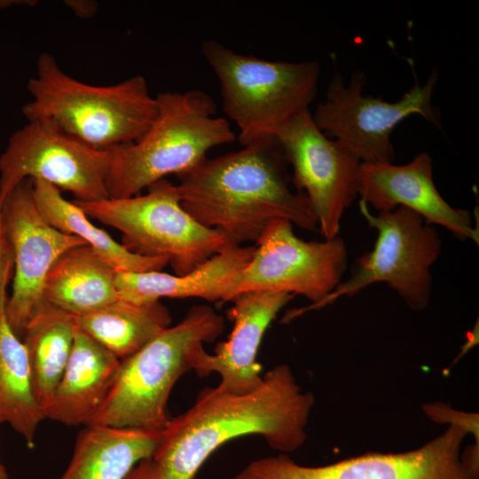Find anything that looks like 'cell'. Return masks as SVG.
Masks as SVG:
<instances>
[{
    "label": "cell",
    "instance_id": "6da1fadb",
    "mask_svg": "<svg viewBox=\"0 0 479 479\" xmlns=\"http://www.w3.org/2000/svg\"><path fill=\"white\" fill-rule=\"evenodd\" d=\"M313 405V395L302 391L287 365L269 370L257 389L243 395L204 389L162 429L152 458L159 479H194L217 448L242 436L258 435L281 453L294 452L306 441Z\"/></svg>",
    "mask_w": 479,
    "mask_h": 479
},
{
    "label": "cell",
    "instance_id": "7a4b0ae2",
    "mask_svg": "<svg viewBox=\"0 0 479 479\" xmlns=\"http://www.w3.org/2000/svg\"><path fill=\"white\" fill-rule=\"evenodd\" d=\"M288 165L277 137L206 158L177 176L181 205L197 222L219 232L234 245L256 243L269 223L277 218L318 232L305 194L289 186Z\"/></svg>",
    "mask_w": 479,
    "mask_h": 479
},
{
    "label": "cell",
    "instance_id": "3957f363",
    "mask_svg": "<svg viewBox=\"0 0 479 479\" xmlns=\"http://www.w3.org/2000/svg\"><path fill=\"white\" fill-rule=\"evenodd\" d=\"M27 89L31 99L23 106L22 114L27 121H49L100 150L137 140L157 113L156 98L143 75L112 85H92L65 73L48 52L40 54Z\"/></svg>",
    "mask_w": 479,
    "mask_h": 479
},
{
    "label": "cell",
    "instance_id": "277c9868",
    "mask_svg": "<svg viewBox=\"0 0 479 479\" xmlns=\"http://www.w3.org/2000/svg\"><path fill=\"white\" fill-rule=\"evenodd\" d=\"M155 98L157 113L145 132L113 150L109 198L132 197L168 175L184 174L210 149L236 138L228 120L216 115L215 100L205 91H166Z\"/></svg>",
    "mask_w": 479,
    "mask_h": 479
},
{
    "label": "cell",
    "instance_id": "5b68a950",
    "mask_svg": "<svg viewBox=\"0 0 479 479\" xmlns=\"http://www.w3.org/2000/svg\"><path fill=\"white\" fill-rule=\"evenodd\" d=\"M224 328V318L211 307H192L178 324L122 360L112 389L87 426L162 430L170 420L167 405L174 385L185 373L196 372L203 344Z\"/></svg>",
    "mask_w": 479,
    "mask_h": 479
},
{
    "label": "cell",
    "instance_id": "8992f818",
    "mask_svg": "<svg viewBox=\"0 0 479 479\" xmlns=\"http://www.w3.org/2000/svg\"><path fill=\"white\" fill-rule=\"evenodd\" d=\"M201 51L220 85L224 114L239 129L245 146L276 137L280 129L310 110L320 68L317 62L271 61L203 41Z\"/></svg>",
    "mask_w": 479,
    "mask_h": 479
},
{
    "label": "cell",
    "instance_id": "52a82bcc",
    "mask_svg": "<svg viewBox=\"0 0 479 479\" xmlns=\"http://www.w3.org/2000/svg\"><path fill=\"white\" fill-rule=\"evenodd\" d=\"M73 201L88 217L118 230L130 252L167 257L176 275L190 272L231 244L192 218L181 205L177 185L166 179L144 195Z\"/></svg>",
    "mask_w": 479,
    "mask_h": 479
},
{
    "label": "cell",
    "instance_id": "ba28073f",
    "mask_svg": "<svg viewBox=\"0 0 479 479\" xmlns=\"http://www.w3.org/2000/svg\"><path fill=\"white\" fill-rule=\"evenodd\" d=\"M359 210L368 225L377 231L373 250L360 256L355 272L320 302L288 312L287 320L380 282L395 290L412 310H422L428 306L432 283L430 267L442 248L436 229L404 207L373 215L359 200Z\"/></svg>",
    "mask_w": 479,
    "mask_h": 479
},
{
    "label": "cell",
    "instance_id": "9c48e42d",
    "mask_svg": "<svg viewBox=\"0 0 479 479\" xmlns=\"http://www.w3.org/2000/svg\"><path fill=\"white\" fill-rule=\"evenodd\" d=\"M113 150L90 147L46 120L27 121L8 138L0 154V208L26 179L68 191L75 200L109 198L106 179Z\"/></svg>",
    "mask_w": 479,
    "mask_h": 479
},
{
    "label": "cell",
    "instance_id": "30bf717a",
    "mask_svg": "<svg viewBox=\"0 0 479 479\" xmlns=\"http://www.w3.org/2000/svg\"><path fill=\"white\" fill-rule=\"evenodd\" d=\"M284 218L269 223L255 245L253 256L232 283L226 302L248 291L285 292L306 297L313 306L342 281L348 263L343 240L323 241L297 237Z\"/></svg>",
    "mask_w": 479,
    "mask_h": 479
},
{
    "label": "cell",
    "instance_id": "8fae6325",
    "mask_svg": "<svg viewBox=\"0 0 479 479\" xmlns=\"http://www.w3.org/2000/svg\"><path fill=\"white\" fill-rule=\"evenodd\" d=\"M437 77V74H432L425 84L415 83L399 100L388 102L363 94L364 75L354 74L345 85L337 74L328 85L325 100L311 114L312 118L324 134L342 143L361 163L392 162L390 135L400 122L420 114L438 122L431 105Z\"/></svg>",
    "mask_w": 479,
    "mask_h": 479
},
{
    "label": "cell",
    "instance_id": "7c38bea8",
    "mask_svg": "<svg viewBox=\"0 0 479 479\" xmlns=\"http://www.w3.org/2000/svg\"><path fill=\"white\" fill-rule=\"evenodd\" d=\"M296 191L305 194L324 240L338 236L345 210L357 196L361 161L316 125L310 110L290 120L278 132Z\"/></svg>",
    "mask_w": 479,
    "mask_h": 479
},
{
    "label": "cell",
    "instance_id": "4fadbf2b",
    "mask_svg": "<svg viewBox=\"0 0 479 479\" xmlns=\"http://www.w3.org/2000/svg\"><path fill=\"white\" fill-rule=\"evenodd\" d=\"M466 436L449 426L414 450L368 452L324 466H303L280 453L254 460L228 479H472L460 460Z\"/></svg>",
    "mask_w": 479,
    "mask_h": 479
},
{
    "label": "cell",
    "instance_id": "5bb4252c",
    "mask_svg": "<svg viewBox=\"0 0 479 479\" xmlns=\"http://www.w3.org/2000/svg\"><path fill=\"white\" fill-rule=\"evenodd\" d=\"M0 211L14 263L12 292L4 310L11 328L21 339L45 302L43 286L52 265L66 251L87 244L43 219L34 200L31 179L10 192Z\"/></svg>",
    "mask_w": 479,
    "mask_h": 479
},
{
    "label": "cell",
    "instance_id": "9a60e30c",
    "mask_svg": "<svg viewBox=\"0 0 479 479\" xmlns=\"http://www.w3.org/2000/svg\"><path fill=\"white\" fill-rule=\"evenodd\" d=\"M357 195L378 212L404 207L419 214L428 224L444 227L459 240L479 243L478 228L473 225L470 213L452 207L437 191L433 180L432 160L425 152L404 165L361 163Z\"/></svg>",
    "mask_w": 479,
    "mask_h": 479
},
{
    "label": "cell",
    "instance_id": "2e32d148",
    "mask_svg": "<svg viewBox=\"0 0 479 479\" xmlns=\"http://www.w3.org/2000/svg\"><path fill=\"white\" fill-rule=\"evenodd\" d=\"M294 295L285 292L248 291L235 295L228 317L233 328L227 341L219 342L213 354L202 355L196 373H217L218 390L243 395L257 389L263 380L256 356L263 334L279 310Z\"/></svg>",
    "mask_w": 479,
    "mask_h": 479
},
{
    "label": "cell",
    "instance_id": "e0dca14e",
    "mask_svg": "<svg viewBox=\"0 0 479 479\" xmlns=\"http://www.w3.org/2000/svg\"><path fill=\"white\" fill-rule=\"evenodd\" d=\"M255 247L228 244L184 275L161 271H117L118 297L139 304L159 302L161 298L192 297L224 302L232 283L251 260Z\"/></svg>",
    "mask_w": 479,
    "mask_h": 479
},
{
    "label": "cell",
    "instance_id": "ac0fdd59",
    "mask_svg": "<svg viewBox=\"0 0 479 479\" xmlns=\"http://www.w3.org/2000/svg\"><path fill=\"white\" fill-rule=\"evenodd\" d=\"M122 360L75 328L70 357L44 418L67 426H87L106 401Z\"/></svg>",
    "mask_w": 479,
    "mask_h": 479
},
{
    "label": "cell",
    "instance_id": "d6986e66",
    "mask_svg": "<svg viewBox=\"0 0 479 479\" xmlns=\"http://www.w3.org/2000/svg\"><path fill=\"white\" fill-rule=\"evenodd\" d=\"M162 430L85 426L59 479H125L142 460L152 459Z\"/></svg>",
    "mask_w": 479,
    "mask_h": 479
},
{
    "label": "cell",
    "instance_id": "ffe728a7",
    "mask_svg": "<svg viewBox=\"0 0 479 479\" xmlns=\"http://www.w3.org/2000/svg\"><path fill=\"white\" fill-rule=\"evenodd\" d=\"M116 273L90 246L73 247L49 271L43 299L74 317L92 312L119 299Z\"/></svg>",
    "mask_w": 479,
    "mask_h": 479
},
{
    "label": "cell",
    "instance_id": "44dd1931",
    "mask_svg": "<svg viewBox=\"0 0 479 479\" xmlns=\"http://www.w3.org/2000/svg\"><path fill=\"white\" fill-rule=\"evenodd\" d=\"M33 197L43 219L58 231L77 237L90 246L117 271H161L169 259L133 254L97 227L74 201L67 200L56 186L32 180Z\"/></svg>",
    "mask_w": 479,
    "mask_h": 479
},
{
    "label": "cell",
    "instance_id": "7402d4cb",
    "mask_svg": "<svg viewBox=\"0 0 479 479\" xmlns=\"http://www.w3.org/2000/svg\"><path fill=\"white\" fill-rule=\"evenodd\" d=\"M171 315L159 302L134 303L118 299L92 312L75 317V326L123 360L170 326Z\"/></svg>",
    "mask_w": 479,
    "mask_h": 479
},
{
    "label": "cell",
    "instance_id": "603a6c76",
    "mask_svg": "<svg viewBox=\"0 0 479 479\" xmlns=\"http://www.w3.org/2000/svg\"><path fill=\"white\" fill-rule=\"evenodd\" d=\"M75 328L73 315L45 302L21 337L27 353L35 394L43 412L67 365Z\"/></svg>",
    "mask_w": 479,
    "mask_h": 479
},
{
    "label": "cell",
    "instance_id": "cb8c5ba5",
    "mask_svg": "<svg viewBox=\"0 0 479 479\" xmlns=\"http://www.w3.org/2000/svg\"><path fill=\"white\" fill-rule=\"evenodd\" d=\"M0 311V424L8 423L33 447L43 412L36 399L26 347Z\"/></svg>",
    "mask_w": 479,
    "mask_h": 479
},
{
    "label": "cell",
    "instance_id": "d4e9b609",
    "mask_svg": "<svg viewBox=\"0 0 479 479\" xmlns=\"http://www.w3.org/2000/svg\"><path fill=\"white\" fill-rule=\"evenodd\" d=\"M422 410L433 421L459 428L467 435H472L475 443H479L478 413L456 411L444 403L426 404L422 406Z\"/></svg>",
    "mask_w": 479,
    "mask_h": 479
},
{
    "label": "cell",
    "instance_id": "484cf974",
    "mask_svg": "<svg viewBox=\"0 0 479 479\" xmlns=\"http://www.w3.org/2000/svg\"><path fill=\"white\" fill-rule=\"evenodd\" d=\"M13 273L12 251L3 226L0 211V311L7 300L6 288L13 278Z\"/></svg>",
    "mask_w": 479,
    "mask_h": 479
},
{
    "label": "cell",
    "instance_id": "4316f807",
    "mask_svg": "<svg viewBox=\"0 0 479 479\" xmlns=\"http://www.w3.org/2000/svg\"><path fill=\"white\" fill-rule=\"evenodd\" d=\"M460 460L472 479L479 477V443L467 446L460 452Z\"/></svg>",
    "mask_w": 479,
    "mask_h": 479
},
{
    "label": "cell",
    "instance_id": "83f0119b",
    "mask_svg": "<svg viewBox=\"0 0 479 479\" xmlns=\"http://www.w3.org/2000/svg\"><path fill=\"white\" fill-rule=\"evenodd\" d=\"M65 5L81 19L95 16L99 6L98 3L93 0H67Z\"/></svg>",
    "mask_w": 479,
    "mask_h": 479
},
{
    "label": "cell",
    "instance_id": "f1b7e54d",
    "mask_svg": "<svg viewBox=\"0 0 479 479\" xmlns=\"http://www.w3.org/2000/svg\"><path fill=\"white\" fill-rule=\"evenodd\" d=\"M125 479H159L158 470L153 459L139 462Z\"/></svg>",
    "mask_w": 479,
    "mask_h": 479
},
{
    "label": "cell",
    "instance_id": "f546056e",
    "mask_svg": "<svg viewBox=\"0 0 479 479\" xmlns=\"http://www.w3.org/2000/svg\"><path fill=\"white\" fill-rule=\"evenodd\" d=\"M35 0H0V11L10 8L14 5L34 6L37 4Z\"/></svg>",
    "mask_w": 479,
    "mask_h": 479
},
{
    "label": "cell",
    "instance_id": "4dcf8cb0",
    "mask_svg": "<svg viewBox=\"0 0 479 479\" xmlns=\"http://www.w3.org/2000/svg\"><path fill=\"white\" fill-rule=\"evenodd\" d=\"M0 479H10L8 472L2 462L1 457H0Z\"/></svg>",
    "mask_w": 479,
    "mask_h": 479
}]
</instances>
